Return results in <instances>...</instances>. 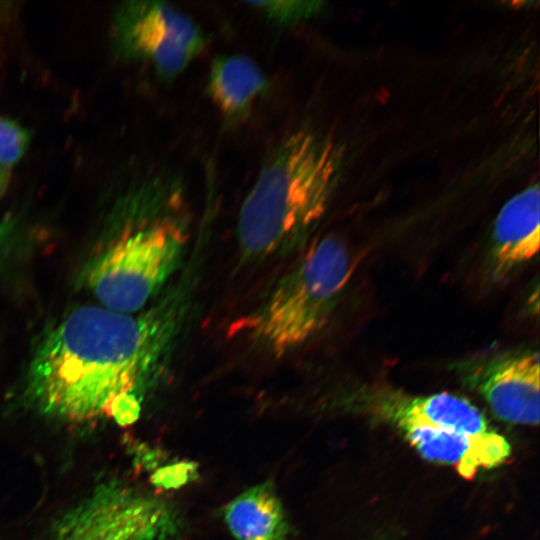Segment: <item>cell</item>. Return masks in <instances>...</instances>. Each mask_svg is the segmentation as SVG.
Wrapping results in <instances>:
<instances>
[{
  "mask_svg": "<svg viewBox=\"0 0 540 540\" xmlns=\"http://www.w3.org/2000/svg\"><path fill=\"white\" fill-rule=\"evenodd\" d=\"M457 375L480 394L503 421L539 422V355L533 351L504 352L461 361Z\"/></svg>",
  "mask_w": 540,
  "mask_h": 540,
  "instance_id": "cell-7",
  "label": "cell"
},
{
  "mask_svg": "<svg viewBox=\"0 0 540 540\" xmlns=\"http://www.w3.org/2000/svg\"><path fill=\"white\" fill-rule=\"evenodd\" d=\"M160 319L104 307L73 310L43 339L28 372V394L53 418L135 422L164 339Z\"/></svg>",
  "mask_w": 540,
  "mask_h": 540,
  "instance_id": "cell-1",
  "label": "cell"
},
{
  "mask_svg": "<svg viewBox=\"0 0 540 540\" xmlns=\"http://www.w3.org/2000/svg\"><path fill=\"white\" fill-rule=\"evenodd\" d=\"M6 174L4 172V170L0 169V194L4 191V188L6 186Z\"/></svg>",
  "mask_w": 540,
  "mask_h": 540,
  "instance_id": "cell-15",
  "label": "cell"
},
{
  "mask_svg": "<svg viewBox=\"0 0 540 540\" xmlns=\"http://www.w3.org/2000/svg\"><path fill=\"white\" fill-rule=\"evenodd\" d=\"M370 412L394 425L424 426L452 431L481 441L498 440L499 434L482 412L469 401L446 393L407 395L395 391L376 392L367 401Z\"/></svg>",
  "mask_w": 540,
  "mask_h": 540,
  "instance_id": "cell-8",
  "label": "cell"
},
{
  "mask_svg": "<svg viewBox=\"0 0 540 540\" xmlns=\"http://www.w3.org/2000/svg\"><path fill=\"white\" fill-rule=\"evenodd\" d=\"M268 89L267 76L247 56L223 55L211 63L207 92L229 124H237L246 119L253 104Z\"/></svg>",
  "mask_w": 540,
  "mask_h": 540,
  "instance_id": "cell-10",
  "label": "cell"
},
{
  "mask_svg": "<svg viewBox=\"0 0 540 540\" xmlns=\"http://www.w3.org/2000/svg\"><path fill=\"white\" fill-rule=\"evenodd\" d=\"M353 270L346 244L328 235L314 243L268 296L237 320L234 334L282 357L310 340L328 321Z\"/></svg>",
  "mask_w": 540,
  "mask_h": 540,
  "instance_id": "cell-3",
  "label": "cell"
},
{
  "mask_svg": "<svg viewBox=\"0 0 540 540\" xmlns=\"http://www.w3.org/2000/svg\"><path fill=\"white\" fill-rule=\"evenodd\" d=\"M184 187L173 175L149 217L123 231L91 264L87 283L109 310L134 314L175 272L187 240Z\"/></svg>",
  "mask_w": 540,
  "mask_h": 540,
  "instance_id": "cell-4",
  "label": "cell"
},
{
  "mask_svg": "<svg viewBox=\"0 0 540 540\" xmlns=\"http://www.w3.org/2000/svg\"><path fill=\"white\" fill-rule=\"evenodd\" d=\"M540 199L537 184L512 197L500 210L493 228L492 275L507 276L539 250Z\"/></svg>",
  "mask_w": 540,
  "mask_h": 540,
  "instance_id": "cell-9",
  "label": "cell"
},
{
  "mask_svg": "<svg viewBox=\"0 0 540 540\" xmlns=\"http://www.w3.org/2000/svg\"><path fill=\"white\" fill-rule=\"evenodd\" d=\"M343 165L338 144L310 128L285 136L267 155L237 220L244 256L264 259L300 244L325 214Z\"/></svg>",
  "mask_w": 540,
  "mask_h": 540,
  "instance_id": "cell-2",
  "label": "cell"
},
{
  "mask_svg": "<svg viewBox=\"0 0 540 540\" xmlns=\"http://www.w3.org/2000/svg\"><path fill=\"white\" fill-rule=\"evenodd\" d=\"M3 232H4L3 226H0V238L3 235Z\"/></svg>",
  "mask_w": 540,
  "mask_h": 540,
  "instance_id": "cell-16",
  "label": "cell"
},
{
  "mask_svg": "<svg viewBox=\"0 0 540 540\" xmlns=\"http://www.w3.org/2000/svg\"><path fill=\"white\" fill-rule=\"evenodd\" d=\"M224 521L237 540H287L291 527L274 486L250 487L224 509Z\"/></svg>",
  "mask_w": 540,
  "mask_h": 540,
  "instance_id": "cell-11",
  "label": "cell"
},
{
  "mask_svg": "<svg viewBox=\"0 0 540 540\" xmlns=\"http://www.w3.org/2000/svg\"><path fill=\"white\" fill-rule=\"evenodd\" d=\"M177 530L165 501L111 480L61 516L52 540H173Z\"/></svg>",
  "mask_w": 540,
  "mask_h": 540,
  "instance_id": "cell-5",
  "label": "cell"
},
{
  "mask_svg": "<svg viewBox=\"0 0 540 540\" xmlns=\"http://www.w3.org/2000/svg\"><path fill=\"white\" fill-rule=\"evenodd\" d=\"M29 142L27 131L16 122L0 117V169L20 160Z\"/></svg>",
  "mask_w": 540,
  "mask_h": 540,
  "instance_id": "cell-13",
  "label": "cell"
},
{
  "mask_svg": "<svg viewBox=\"0 0 540 540\" xmlns=\"http://www.w3.org/2000/svg\"><path fill=\"white\" fill-rule=\"evenodd\" d=\"M118 36L123 51L150 64L164 82L180 76L206 46L200 27L161 1L127 4L119 16Z\"/></svg>",
  "mask_w": 540,
  "mask_h": 540,
  "instance_id": "cell-6",
  "label": "cell"
},
{
  "mask_svg": "<svg viewBox=\"0 0 540 540\" xmlns=\"http://www.w3.org/2000/svg\"><path fill=\"white\" fill-rule=\"evenodd\" d=\"M196 464L180 462L159 469L152 477L155 485L165 489L178 488L196 475Z\"/></svg>",
  "mask_w": 540,
  "mask_h": 540,
  "instance_id": "cell-14",
  "label": "cell"
},
{
  "mask_svg": "<svg viewBox=\"0 0 540 540\" xmlns=\"http://www.w3.org/2000/svg\"><path fill=\"white\" fill-rule=\"evenodd\" d=\"M269 22L279 28H291L316 16L322 9L318 1H260L247 2Z\"/></svg>",
  "mask_w": 540,
  "mask_h": 540,
  "instance_id": "cell-12",
  "label": "cell"
}]
</instances>
